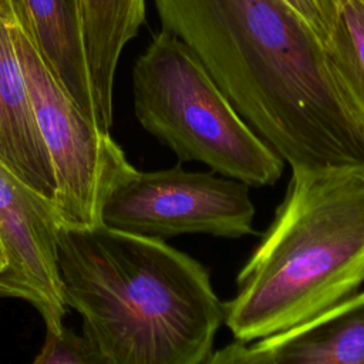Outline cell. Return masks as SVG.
Instances as JSON below:
<instances>
[{
    "label": "cell",
    "instance_id": "obj_1",
    "mask_svg": "<svg viewBox=\"0 0 364 364\" xmlns=\"http://www.w3.org/2000/svg\"><path fill=\"white\" fill-rule=\"evenodd\" d=\"M246 124L290 168L364 162V128L287 0H155Z\"/></svg>",
    "mask_w": 364,
    "mask_h": 364
},
{
    "label": "cell",
    "instance_id": "obj_2",
    "mask_svg": "<svg viewBox=\"0 0 364 364\" xmlns=\"http://www.w3.org/2000/svg\"><path fill=\"white\" fill-rule=\"evenodd\" d=\"M57 266L65 304L104 364L208 361L225 306L193 257L102 223H60Z\"/></svg>",
    "mask_w": 364,
    "mask_h": 364
},
{
    "label": "cell",
    "instance_id": "obj_3",
    "mask_svg": "<svg viewBox=\"0 0 364 364\" xmlns=\"http://www.w3.org/2000/svg\"><path fill=\"white\" fill-rule=\"evenodd\" d=\"M364 283V162L291 168L284 199L223 303L237 341L289 330Z\"/></svg>",
    "mask_w": 364,
    "mask_h": 364
},
{
    "label": "cell",
    "instance_id": "obj_4",
    "mask_svg": "<svg viewBox=\"0 0 364 364\" xmlns=\"http://www.w3.org/2000/svg\"><path fill=\"white\" fill-rule=\"evenodd\" d=\"M139 124L181 161L249 186L274 185L284 161L246 124L191 48L161 30L132 71Z\"/></svg>",
    "mask_w": 364,
    "mask_h": 364
},
{
    "label": "cell",
    "instance_id": "obj_5",
    "mask_svg": "<svg viewBox=\"0 0 364 364\" xmlns=\"http://www.w3.org/2000/svg\"><path fill=\"white\" fill-rule=\"evenodd\" d=\"M253 218L249 185L240 181L181 165L138 171L128 161L100 209L102 225L162 240L185 233L239 239L255 232Z\"/></svg>",
    "mask_w": 364,
    "mask_h": 364
},
{
    "label": "cell",
    "instance_id": "obj_6",
    "mask_svg": "<svg viewBox=\"0 0 364 364\" xmlns=\"http://www.w3.org/2000/svg\"><path fill=\"white\" fill-rule=\"evenodd\" d=\"M11 36L36 122L51 159L55 178L54 208L60 223H101L102 199L127 162L125 154L109 132L100 129L84 115L58 84L16 14Z\"/></svg>",
    "mask_w": 364,
    "mask_h": 364
},
{
    "label": "cell",
    "instance_id": "obj_7",
    "mask_svg": "<svg viewBox=\"0 0 364 364\" xmlns=\"http://www.w3.org/2000/svg\"><path fill=\"white\" fill-rule=\"evenodd\" d=\"M58 226L54 202L0 162V243L6 259L0 296L30 303L47 331H58L67 311L57 266Z\"/></svg>",
    "mask_w": 364,
    "mask_h": 364
},
{
    "label": "cell",
    "instance_id": "obj_8",
    "mask_svg": "<svg viewBox=\"0 0 364 364\" xmlns=\"http://www.w3.org/2000/svg\"><path fill=\"white\" fill-rule=\"evenodd\" d=\"M206 364H364V291L282 333L236 340Z\"/></svg>",
    "mask_w": 364,
    "mask_h": 364
},
{
    "label": "cell",
    "instance_id": "obj_9",
    "mask_svg": "<svg viewBox=\"0 0 364 364\" xmlns=\"http://www.w3.org/2000/svg\"><path fill=\"white\" fill-rule=\"evenodd\" d=\"M11 0H0V162L54 202L55 178L11 36Z\"/></svg>",
    "mask_w": 364,
    "mask_h": 364
},
{
    "label": "cell",
    "instance_id": "obj_10",
    "mask_svg": "<svg viewBox=\"0 0 364 364\" xmlns=\"http://www.w3.org/2000/svg\"><path fill=\"white\" fill-rule=\"evenodd\" d=\"M13 11L46 65L95 125L78 0H11ZM98 127V125H97Z\"/></svg>",
    "mask_w": 364,
    "mask_h": 364
},
{
    "label": "cell",
    "instance_id": "obj_11",
    "mask_svg": "<svg viewBox=\"0 0 364 364\" xmlns=\"http://www.w3.org/2000/svg\"><path fill=\"white\" fill-rule=\"evenodd\" d=\"M97 125L109 132L119 55L145 21V0H78Z\"/></svg>",
    "mask_w": 364,
    "mask_h": 364
},
{
    "label": "cell",
    "instance_id": "obj_12",
    "mask_svg": "<svg viewBox=\"0 0 364 364\" xmlns=\"http://www.w3.org/2000/svg\"><path fill=\"white\" fill-rule=\"evenodd\" d=\"M323 46L344 101L364 128V0H343Z\"/></svg>",
    "mask_w": 364,
    "mask_h": 364
},
{
    "label": "cell",
    "instance_id": "obj_13",
    "mask_svg": "<svg viewBox=\"0 0 364 364\" xmlns=\"http://www.w3.org/2000/svg\"><path fill=\"white\" fill-rule=\"evenodd\" d=\"M36 364H104L92 343L64 326L47 331L46 341L34 358Z\"/></svg>",
    "mask_w": 364,
    "mask_h": 364
},
{
    "label": "cell",
    "instance_id": "obj_14",
    "mask_svg": "<svg viewBox=\"0 0 364 364\" xmlns=\"http://www.w3.org/2000/svg\"><path fill=\"white\" fill-rule=\"evenodd\" d=\"M314 30L321 43L328 37L343 0H287Z\"/></svg>",
    "mask_w": 364,
    "mask_h": 364
},
{
    "label": "cell",
    "instance_id": "obj_15",
    "mask_svg": "<svg viewBox=\"0 0 364 364\" xmlns=\"http://www.w3.org/2000/svg\"><path fill=\"white\" fill-rule=\"evenodd\" d=\"M4 266H6L4 259H0V270H3V269H4Z\"/></svg>",
    "mask_w": 364,
    "mask_h": 364
},
{
    "label": "cell",
    "instance_id": "obj_16",
    "mask_svg": "<svg viewBox=\"0 0 364 364\" xmlns=\"http://www.w3.org/2000/svg\"><path fill=\"white\" fill-rule=\"evenodd\" d=\"M0 259H4V253H3V249H1V243H0ZM6 262V259H4Z\"/></svg>",
    "mask_w": 364,
    "mask_h": 364
}]
</instances>
